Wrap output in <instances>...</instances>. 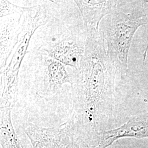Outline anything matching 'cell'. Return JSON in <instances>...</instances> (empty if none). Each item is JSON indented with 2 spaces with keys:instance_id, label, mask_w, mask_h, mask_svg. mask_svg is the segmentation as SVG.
<instances>
[{
  "instance_id": "1",
  "label": "cell",
  "mask_w": 148,
  "mask_h": 148,
  "mask_svg": "<svg viewBox=\"0 0 148 148\" xmlns=\"http://www.w3.org/2000/svg\"><path fill=\"white\" fill-rule=\"evenodd\" d=\"M87 32L85 53L79 67L71 73L72 110L62 124L79 148H90L102 131V125L112 110L116 76L123 77L108 56L99 30Z\"/></svg>"
},
{
  "instance_id": "2",
  "label": "cell",
  "mask_w": 148,
  "mask_h": 148,
  "mask_svg": "<svg viewBox=\"0 0 148 148\" xmlns=\"http://www.w3.org/2000/svg\"><path fill=\"white\" fill-rule=\"evenodd\" d=\"M127 2L122 1L115 11L105 16L99 28L108 56L124 79L128 73V53L135 33L148 23L144 1H130L128 11H125Z\"/></svg>"
},
{
  "instance_id": "3",
  "label": "cell",
  "mask_w": 148,
  "mask_h": 148,
  "mask_svg": "<svg viewBox=\"0 0 148 148\" xmlns=\"http://www.w3.org/2000/svg\"><path fill=\"white\" fill-rule=\"evenodd\" d=\"M21 32L16 51L11 61L1 71V79L3 83V95L14 97L18 95L19 73L21 63L26 54L32 36L38 28L48 21L49 16L46 4L27 7L21 16Z\"/></svg>"
},
{
  "instance_id": "4",
  "label": "cell",
  "mask_w": 148,
  "mask_h": 148,
  "mask_svg": "<svg viewBox=\"0 0 148 148\" xmlns=\"http://www.w3.org/2000/svg\"><path fill=\"white\" fill-rule=\"evenodd\" d=\"M88 32L84 23L58 32L37 48V52L47 54L65 66L76 70L85 53Z\"/></svg>"
},
{
  "instance_id": "5",
  "label": "cell",
  "mask_w": 148,
  "mask_h": 148,
  "mask_svg": "<svg viewBox=\"0 0 148 148\" xmlns=\"http://www.w3.org/2000/svg\"><path fill=\"white\" fill-rule=\"evenodd\" d=\"M40 63L36 73V89L41 98L55 95L64 85L72 86L71 75L68 66L47 54L37 52Z\"/></svg>"
},
{
  "instance_id": "6",
  "label": "cell",
  "mask_w": 148,
  "mask_h": 148,
  "mask_svg": "<svg viewBox=\"0 0 148 148\" xmlns=\"http://www.w3.org/2000/svg\"><path fill=\"white\" fill-rule=\"evenodd\" d=\"M23 130L32 148H74L76 143L62 125L43 127L27 123L23 126Z\"/></svg>"
},
{
  "instance_id": "7",
  "label": "cell",
  "mask_w": 148,
  "mask_h": 148,
  "mask_svg": "<svg viewBox=\"0 0 148 148\" xmlns=\"http://www.w3.org/2000/svg\"><path fill=\"white\" fill-rule=\"evenodd\" d=\"M128 137L148 138V112L130 117L120 127L99 133L90 148H109L119 139Z\"/></svg>"
},
{
  "instance_id": "8",
  "label": "cell",
  "mask_w": 148,
  "mask_h": 148,
  "mask_svg": "<svg viewBox=\"0 0 148 148\" xmlns=\"http://www.w3.org/2000/svg\"><path fill=\"white\" fill-rule=\"evenodd\" d=\"M82 19L87 30L99 29L102 19L115 11L122 1L76 0Z\"/></svg>"
},
{
  "instance_id": "9",
  "label": "cell",
  "mask_w": 148,
  "mask_h": 148,
  "mask_svg": "<svg viewBox=\"0 0 148 148\" xmlns=\"http://www.w3.org/2000/svg\"><path fill=\"white\" fill-rule=\"evenodd\" d=\"M21 16H5L0 23V68H5L11 54L18 41L21 32Z\"/></svg>"
},
{
  "instance_id": "10",
  "label": "cell",
  "mask_w": 148,
  "mask_h": 148,
  "mask_svg": "<svg viewBox=\"0 0 148 148\" xmlns=\"http://www.w3.org/2000/svg\"><path fill=\"white\" fill-rule=\"evenodd\" d=\"M0 108V148H27L12 123V108Z\"/></svg>"
},
{
  "instance_id": "11",
  "label": "cell",
  "mask_w": 148,
  "mask_h": 148,
  "mask_svg": "<svg viewBox=\"0 0 148 148\" xmlns=\"http://www.w3.org/2000/svg\"><path fill=\"white\" fill-rule=\"evenodd\" d=\"M27 7H21L16 5L8 1H0V17L1 18L5 16L18 14L23 16L27 10Z\"/></svg>"
},
{
  "instance_id": "12",
  "label": "cell",
  "mask_w": 148,
  "mask_h": 148,
  "mask_svg": "<svg viewBox=\"0 0 148 148\" xmlns=\"http://www.w3.org/2000/svg\"><path fill=\"white\" fill-rule=\"evenodd\" d=\"M144 1V2L145 3H148V0H147V1ZM148 44H147V47H146V48H145V51H144V52L143 53V62H145V59H146V57H147V53H148Z\"/></svg>"
},
{
  "instance_id": "13",
  "label": "cell",
  "mask_w": 148,
  "mask_h": 148,
  "mask_svg": "<svg viewBox=\"0 0 148 148\" xmlns=\"http://www.w3.org/2000/svg\"><path fill=\"white\" fill-rule=\"evenodd\" d=\"M115 143H116V144H112V145H111V147L112 148H126L125 147H124L123 146H122V145H121L119 142H118V140L116 141V142H115Z\"/></svg>"
},
{
  "instance_id": "14",
  "label": "cell",
  "mask_w": 148,
  "mask_h": 148,
  "mask_svg": "<svg viewBox=\"0 0 148 148\" xmlns=\"http://www.w3.org/2000/svg\"><path fill=\"white\" fill-rule=\"evenodd\" d=\"M74 148H79V144L77 143V142L75 143V146H74Z\"/></svg>"
}]
</instances>
